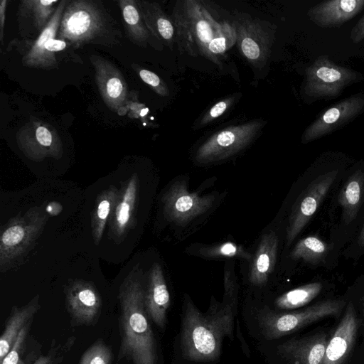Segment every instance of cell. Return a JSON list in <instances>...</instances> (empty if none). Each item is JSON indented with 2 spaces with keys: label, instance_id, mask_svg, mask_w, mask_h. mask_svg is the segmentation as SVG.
<instances>
[{
  "label": "cell",
  "instance_id": "cell-39",
  "mask_svg": "<svg viewBox=\"0 0 364 364\" xmlns=\"http://www.w3.org/2000/svg\"><path fill=\"white\" fill-rule=\"evenodd\" d=\"M350 40L353 43H358L364 40V15L352 28L350 33Z\"/></svg>",
  "mask_w": 364,
  "mask_h": 364
},
{
  "label": "cell",
  "instance_id": "cell-28",
  "mask_svg": "<svg viewBox=\"0 0 364 364\" xmlns=\"http://www.w3.org/2000/svg\"><path fill=\"white\" fill-rule=\"evenodd\" d=\"M119 4L129 38L136 44L145 46L149 38V31L144 24L136 1L120 0Z\"/></svg>",
  "mask_w": 364,
  "mask_h": 364
},
{
  "label": "cell",
  "instance_id": "cell-33",
  "mask_svg": "<svg viewBox=\"0 0 364 364\" xmlns=\"http://www.w3.org/2000/svg\"><path fill=\"white\" fill-rule=\"evenodd\" d=\"M113 357L111 346L98 338L83 353L78 364H112Z\"/></svg>",
  "mask_w": 364,
  "mask_h": 364
},
{
  "label": "cell",
  "instance_id": "cell-11",
  "mask_svg": "<svg viewBox=\"0 0 364 364\" xmlns=\"http://www.w3.org/2000/svg\"><path fill=\"white\" fill-rule=\"evenodd\" d=\"M215 196L189 192L185 181L174 182L162 198L164 213L171 222L186 225L213 205Z\"/></svg>",
  "mask_w": 364,
  "mask_h": 364
},
{
  "label": "cell",
  "instance_id": "cell-8",
  "mask_svg": "<svg viewBox=\"0 0 364 364\" xmlns=\"http://www.w3.org/2000/svg\"><path fill=\"white\" fill-rule=\"evenodd\" d=\"M100 9L90 1H71L65 6L58 36L79 47L90 42L105 28Z\"/></svg>",
  "mask_w": 364,
  "mask_h": 364
},
{
  "label": "cell",
  "instance_id": "cell-20",
  "mask_svg": "<svg viewBox=\"0 0 364 364\" xmlns=\"http://www.w3.org/2000/svg\"><path fill=\"white\" fill-rule=\"evenodd\" d=\"M144 299L149 318L159 328H164L170 305V295L162 268L158 263L154 264L150 269Z\"/></svg>",
  "mask_w": 364,
  "mask_h": 364
},
{
  "label": "cell",
  "instance_id": "cell-30",
  "mask_svg": "<svg viewBox=\"0 0 364 364\" xmlns=\"http://www.w3.org/2000/svg\"><path fill=\"white\" fill-rule=\"evenodd\" d=\"M236 39L232 23L221 22L220 28L206 48L204 57L219 65L220 58L235 46Z\"/></svg>",
  "mask_w": 364,
  "mask_h": 364
},
{
  "label": "cell",
  "instance_id": "cell-31",
  "mask_svg": "<svg viewBox=\"0 0 364 364\" xmlns=\"http://www.w3.org/2000/svg\"><path fill=\"white\" fill-rule=\"evenodd\" d=\"M329 246L315 236H309L300 240L291 252L293 259H301L306 262L316 264L319 263L327 255Z\"/></svg>",
  "mask_w": 364,
  "mask_h": 364
},
{
  "label": "cell",
  "instance_id": "cell-16",
  "mask_svg": "<svg viewBox=\"0 0 364 364\" xmlns=\"http://www.w3.org/2000/svg\"><path fill=\"white\" fill-rule=\"evenodd\" d=\"M95 82L106 105L117 111L127 100V86L119 70L110 61L100 56H92Z\"/></svg>",
  "mask_w": 364,
  "mask_h": 364
},
{
  "label": "cell",
  "instance_id": "cell-41",
  "mask_svg": "<svg viewBox=\"0 0 364 364\" xmlns=\"http://www.w3.org/2000/svg\"><path fill=\"white\" fill-rule=\"evenodd\" d=\"M358 243L362 247L364 248V224L359 235Z\"/></svg>",
  "mask_w": 364,
  "mask_h": 364
},
{
  "label": "cell",
  "instance_id": "cell-37",
  "mask_svg": "<svg viewBox=\"0 0 364 364\" xmlns=\"http://www.w3.org/2000/svg\"><path fill=\"white\" fill-rule=\"evenodd\" d=\"M224 289L223 302L231 305L236 310L238 285L233 269L230 268L225 269L224 273Z\"/></svg>",
  "mask_w": 364,
  "mask_h": 364
},
{
  "label": "cell",
  "instance_id": "cell-18",
  "mask_svg": "<svg viewBox=\"0 0 364 364\" xmlns=\"http://www.w3.org/2000/svg\"><path fill=\"white\" fill-rule=\"evenodd\" d=\"M138 187V177L134 174L119 190L114 208L109 219L110 233L116 240L122 239L135 225Z\"/></svg>",
  "mask_w": 364,
  "mask_h": 364
},
{
  "label": "cell",
  "instance_id": "cell-4",
  "mask_svg": "<svg viewBox=\"0 0 364 364\" xmlns=\"http://www.w3.org/2000/svg\"><path fill=\"white\" fill-rule=\"evenodd\" d=\"M363 78L362 73L336 63L327 55H321L306 68L302 97L307 102L333 99Z\"/></svg>",
  "mask_w": 364,
  "mask_h": 364
},
{
  "label": "cell",
  "instance_id": "cell-24",
  "mask_svg": "<svg viewBox=\"0 0 364 364\" xmlns=\"http://www.w3.org/2000/svg\"><path fill=\"white\" fill-rule=\"evenodd\" d=\"M66 4L65 0L59 2L50 21L41 31L33 45L23 57L22 63L24 65L39 69H51L45 50V44L47 41L55 38L57 36Z\"/></svg>",
  "mask_w": 364,
  "mask_h": 364
},
{
  "label": "cell",
  "instance_id": "cell-13",
  "mask_svg": "<svg viewBox=\"0 0 364 364\" xmlns=\"http://www.w3.org/2000/svg\"><path fill=\"white\" fill-rule=\"evenodd\" d=\"M65 295V308L73 326H90L97 323L102 300L91 282L75 280L67 286Z\"/></svg>",
  "mask_w": 364,
  "mask_h": 364
},
{
  "label": "cell",
  "instance_id": "cell-1",
  "mask_svg": "<svg viewBox=\"0 0 364 364\" xmlns=\"http://www.w3.org/2000/svg\"><path fill=\"white\" fill-rule=\"evenodd\" d=\"M139 272L138 267L133 268L117 296L120 343L117 360L157 364L156 342L144 306V287Z\"/></svg>",
  "mask_w": 364,
  "mask_h": 364
},
{
  "label": "cell",
  "instance_id": "cell-6",
  "mask_svg": "<svg viewBox=\"0 0 364 364\" xmlns=\"http://www.w3.org/2000/svg\"><path fill=\"white\" fill-rule=\"evenodd\" d=\"M345 306L343 299H326L294 311H263L259 316V324L265 338H278L326 317L338 316Z\"/></svg>",
  "mask_w": 364,
  "mask_h": 364
},
{
  "label": "cell",
  "instance_id": "cell-23",
  "mask_svg": "<svg viewBox=\"0 0 364 364\" xmlns=\"http://www.w3.org/2000/svg\"><path fill=\"white\" fill-rule=\"evenodd\" d=\"M136 3L149 32L172 50L176 43V31L172 19L157 3L145 1H136Z\"/></svg>",
  "mask_w": 364,
  "mask_h": 364
},
{
  "label": "cell",
  "instance_id": "cell-40",
  "mask_svg": "<svg viewBox=\"0 0 364 364\" xmlns=\"http://www.w3.org/2000/svg\"><path fill=\"white\" fill-rule=\"evenodd\" d=\"M6 0H2L0 3V41L2 45L3 43V36H4V26L5 21V16H6Z\"/></svg>",
  "mask_w": 364,
  "mask_h": 364
},
{
  "label": "cell",
  "instance_id": "cell-12",
  "mask_svg": "<svg viewBox=\"0 0 364 364\" xmlns=\"http://www.w3.org/2000/svg\"><path fill=\"white\" fill-rule=\"evenodd\" d=\"M338 175L333 170L318 176L299 196L292 208L287 230V242L291 244L307 225L326 196Z\"/></svg>",
  "mask_w": 364,
  "mask_h": 364
},
{
  "label": "cell",
  "instance_id": "cell-17",
  "mask_svg": "<svg viewBox=\"0 0 364 364\" xmlns=\"http://www.w3.org/2000/svg\"><path fill=\"white\" fill-rule=\"evenodd\" d=\"M364 9V0H327L307 11L309 19L322 28H336Z\"/></svg>",
  "mask_w": 364,
  "mask_h": 364
},
{
  "label": "cell",
  "instance_id": "cell-42",
  "mask_svg": "<svg viewBox=\"0 0 364 364\" xmlns=\"http://www.w3.org/2000/svg\"><path fill=\"white\" fill-rule=\"evenodd\" d=\"M363 314H364V300L363 301Z\"/></svg>",
  "mask_w": 364,
  "mask_h": 364
},
{
  "label": "cell",
  "instance_id": "cell-29",
  "mask_svg": "<svg viewBox=\"0 0 364 364\" xmlns=\"http://www.w3.org/2000/svg\"><path fill=\"white\" fill-rule=\"evenodd\" d=\"M320 282L309 283L279 296L275 300V306L279 309H294L305 306L315 299L321 291Z\"/></svg>",
  "mask_w": 364,
  "mask_h": 364
},
{
  "label": "cell",
  "instance_id": "cell-15",
  "mask_svg": "<svg viewBox=\"0 0 364 364\" xmlns=\"http://www.w3.org/2000/svg\"><path fill=\"white\" fill-rule=\"evenodd\" d=\"M359 327L360 320L355 307L349 302L341 320L328 339L323 364H343L355 343Z\"/></svg>",
  "mask_w": 364,
  "mask_h": 364
},
{
  "label": "cell",
  "instance_id": "cell-26",
  "mask_svg": "<svg viewBox=\"0 0 364 364\" xmlns=\"http://www.w3.org/2000/svg\"><path fill=\"white\" fill-rule=\"evenodd\" d=\"M33 321L21 331L15 343L0 364H33L43 354L41 344L31 334Z\"/></svg>",
  "mask_w": 364,
  "mask_h": 364
},
{
  "label": "cell",
  "instance_id": "cell-3",
  "mask_svg": "<svg viewBox=\"0 0 364 364\" xmlns=\"http://www.w3.org/2000/svg\"><path fill=\"white\" fill-rule=\"evenodd\" d=\"M172 21L176 43L181 53L204 57L206 48L220 27L202 1L178 0L176 2Z\"/></svg>",
  "mask_w": 364,
  "mask_h": 364
},
{
  "label": "cell",
  "instance_id": "cell-25",
  "mask_svg": "<svg viewBox=\"0 0 364 364\" xmlns=\"http://www.w3.org/2000/svg\"><path fill=\"white\" fill-rule=\"evenodd\" d=\"M364 196V172L356 170L341 188L338 200L342 208L343 218L346 225L356 217Z\"/></svg>",
  "mask_w": 364,
  "mask_h": 364
},
{
  "label": "cell",
  "instance_id": "cell-5",
  "mask_svg": "<svg viewBox=\"0 0 364 364\" xmlns=\"http://www.w3.org/2000/svg\"><path fill=\"white\" fill-rule=\"evenodd\" d=\"M47 220L48 215L36 207L9 220L0 237L1 272L6 271L14 262L28 252L42 233Z\"/></svg>",
  "mask_w": 364,
  "mask_h": 364
},
{
  "label": "cell",
  "instance_id": "cell-10",
  "mask_svg": "<svg viewBox=\"0 0 364 364\" xmlns=\"http://www.w3.org/2000/svg\"><path fill=\"white\" fill-rule=\"evenodd\" d=\"M364 112V92L345 98L320 113L304 131L301 142L307 144L349 124Z\"/></svg>",
  "mask_w": 364,
  "mask_h": 364
},
{
  "label": "cell",
  "instance_id": "cell-21",
  "mask_svg": "<svg viewBox=\"0 0 364 364\" xmlns=\"http://www.w3.org/2000/svg\"><path fill=\"white\" fill-rule=\"evenodd\" d=\"M41 309L40 296L38 294L28 303L22 306H13L7 317L0 338V361L8 354L15 343L19 333Z\"/></svg>",
  "mask_w": 364,
  "mask_h": 364
},
{
  "label": "cell",
  "instance_id": "cell-38",
  "mask_svg": "<svg viewBox=\"0 0 364 364\" xmlns=\"http://www.w3.org/2000/svg\"><path fill=\"white\" fill-rule=\"evenodd\" d=\"M139 75L141 79L149 85L156 94L162 97L169 95V90L166 84L156 73L141 69Z\"/></svg>",
  "mask_w": 364,
  "mask_h": 364
},
{
  "label": "cell",
  "instance_id": "cell-14",
  "mask_svg": "<svg viewBox=\"0 0 364 364\" xmlns=\"http://www.w3.org/2000/svg\"><path fill=\"white\" fill-rule=\"evenodd\" d=\"M16 136L20 149L32 160L41 161L46 157L59 159L62 156V144L57 133L41 122L26 124Z\"/></svg>",
  "mask_w": 364,
  "mask_h": 364
},
{
  "label": "cell",
  "instance_id": "cell-35",
  "mask_svg": "<svg viewBox=\"0 0 364 364\" xmlns=\"http://www.w3.org/2000/svg\"><path fill=\"white\" fill-rule=\"evenodd\" d=\"M199 253L208 257H240L245 259H250L252 257V255L242 247L230 242L212 247H203L199 250Z\"/></svg>",
  "mask_w": 364,
  "mask_h": 364
},
{
  "label": "cell",
  "instance_id": "cell-19",
  "mask_svg": "<svg viewBox=\"0 0 364 364\" xmlns=\"http://www.w3.org/2000/svg\"><path fill=\"white\" fill-rule=\"evenodd\" d=\"M328 335L323 332L290 339L279 348V353L291 364H323Z\"/></svg>",
  "mask_w": 364,
  "mask_h": 364
},
{
  "label": "cell",
  "instance_id": "cell-32",
  "mask_svg": "<svg viewBox=\"0 0 364 364\" xmlns=\"http://www.w3.org/2000/svg\"><path fill=\"white\" fill-rule=\"evenodd\" d=\"M56 3L55 0H23L20 10L22 14L31 16L35 27L41 31L55 13L53 4Z\"/></svg>",
  "mask_w": 364,
  "mask_h": 364
},
{
  "label": "cell",
  "instance_id": "cell-27",
  "mask_svg": "<svg viewBox=\"0 0 364 364\" xmlns=\"http://www.w3.org/2000/svg\"><path fill=\"white\" fill-rule=\"evenodd\" d=\"M119 190L110 186L98 196L92 218V233L95 244L102 238L106 223L114 208Z\"/></svg>",
  "mask_w": 364,
  "mask_h": 364
},
{
  "label": "cell",
  "instance_id": "cell-7",
  "mask_svg": "<svg viewBox=\"0 0 364 364\" xmlns=\"http://www.w3.org/2000/svg\"><path fill=\"white\" fill-rule=\"evenodd\" d=\"M264 125V121L255 119L217 132L198 147L196 161L210 164L238 154L255 139Z\"/></svg>",
  "mask_w": 364,
  "mask_h": 364
},
{
  "label": "cell",
  "instance_id": "cell-9",
  "mask_svg": "<svg viewBox=\"0 0 364 364\" xmlns=\"http://www.w3.org/2000/svg\"><path fill=\"white\" fill-rule=\"evenodd\" d=\"M232 24L241 55L252 67L262 68L270 56L275 27L269 22L250 16L238 17Z\"/></svg>",
  "mask_w": 364,
  "mask_h": 364
},
{
  "label": "cell",
  "instance_id": "cell-2",
  "mask_svg": "<svg viewBox=\"0 0 364 364\" xmlns=\"http://www.w3.org/2000/svg\"><path fill=\"white\" fill-rule=\"evenodd\" d=\"M235 313L231 305L217 304L212 299L208 311L203 314L190 299H186L181 325V346L185 358L195 362L218 359L223 338H232Z\"/></svg>",
  "mask_w": 364,
  "mask_h": 364
},
{
  "label": "cell",
  "instance_id": "cell-36",
  "mask_svg": "<svg viewBox=\"0 0 364 364\" xmlns=\"http://www.w3.org/2000/svg\"><path fill=\"white\" fill-rule=\"evenodd\" d=\"M235 96H230L214 104L200 118L197 128L203 127L225 114L235 103Z\"/></svg>",
  "mask_w": 364,
  "mask_h": 364
},
{
  "label": "cell",
  "instance_id": "cell-34",
  "mask_svg": "<svg viewBox=\"0 0 364 364\" xmlns=\"http://www.w3.org/2000/svg\"><path fill=\"white\" fill-rule=\"evenodd\" d=\"M75 342L76 337L74 336L61 343H56L53 339L47 353L42 354L33 364H61Z\"/></svg>",
  "mask_w": 364,
  "mask_h": 364
},
{
  "label": "cell",
  "instance_id": "cell-22",
  "mask_svg": "<svg viewBox=\"0 0 364 364\" xmlns=\"http://www.w3.org/2000/svg\"><path fill=\"white\" fill-rule=\"evenodd\" d=\"M278 237L273 231L262 236L249 273L250 282L255 286L267 283L277 262Z\"/></svg>",
  "mask_w": 364,
  "mask_h": 364
}]
</instances>
